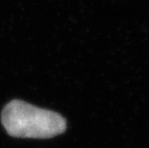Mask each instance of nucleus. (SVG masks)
Returning <instances> with one entry per match:
<instances>
[{
	"label": "nucleus",
	"mask_w": 149,
	"mask_h": 148,
	"mask_svg": "<svg viewBox=\"0 0 149 148\" xmlns=\"http://www.w3.org/2000/svg\"><path fill=\"white\" fill-rule=\"evenodd\" d=\"M1 121L7 133L15 138H50L63 134L66 129L65 119L58 113L17 99L5 106Z\"/></svg>",
	"instance_id": "nucleus-1"
}]
</instances>
